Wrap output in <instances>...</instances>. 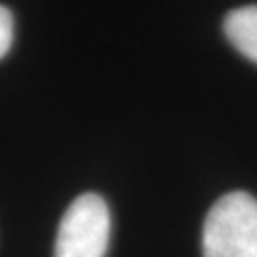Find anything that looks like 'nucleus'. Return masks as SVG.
I'll use <instances>...</instances> for the list:
<instances>
[{
    "mask_svg": "<svg viewBox=\"0 0 257 257\" xmlns=\"http://www.w3.org/2000/svg\"><path fill=\"white\" fill-rule=\"evenodd\" d=\"M204 257H257V200L234 191L221 196L206 215Z\"/></svg>",
    "mask_w": 257,
    "mask_h": 257,
    "instance_id": "f257e3e1",
    "label": "nucleus"
},
{
    "mask_svg": "<svg viewBox=\"0 0 257 257\" xmlns=\"http://www.w3.org/2000/svg\"><path fill=\"white\" fill-rule=\"evenodd\" d=\"M109 230L107 202L95 193L80 194L59 223L55 257H105Z\"/></svg>",
    "mask_w": 257,
    "mask_h": 257,
    "instance_id": "f03ea898",
    "label": "nucleus"
},
{
    "mask_svg": "<svg viewBox=\"0 0 257 257\" xmlns=\"http://www.w3.org/2000/svg\"><path fill=\"white\" fill-rule=\"evenodd\" d=\"M223 33L240 54L257 65V4L230 10L223 21Z\"/></svg>",
    "mask_w": 257,
    "mask_h": 257,
    "instance_id": "7ed1b4c3",
    "label": "nucleus"
},
{
    "mask_svg": "<svg viewBox=\"0 0 257 257\" xmlns=\"http://www.w3.org/2000/svg\"><path fill=\"white\" fill-rule=\"evenodd\" d=\"M14 44V16L6 6H0V59Z\"/></svg>",
    "mask_w": 257,
    "mask_h": 257,
    "instance_id": "20e7f679",
    "label": "nucleus"
}]
</instances>
